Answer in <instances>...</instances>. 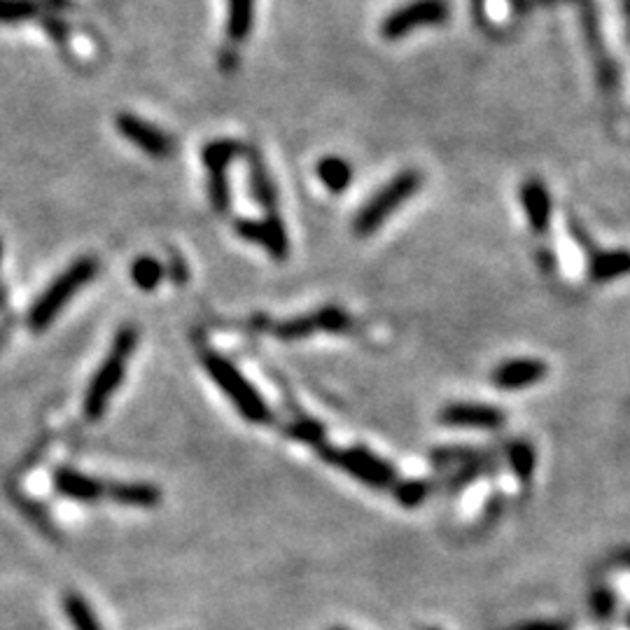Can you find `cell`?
I'll use <instances>...</instances> for the list:
<instances>
[{"instance_id": "cell-22", "label": "cell", "mask_w": 630, "mask_h": 630, "mask_svg": "<svg viewBox=\"0 0 630 630\" xmlns=\"http://www.w3.org/2000/svg\"><path fill=\"white\" fill-rule=\"evenodd\" d=\"M63 612H66L75 630H103L101 621L96 619L94 609H91V605L82 598V595L77 593L63 595Z\"/></svg>"}, {"instance_id": "cell-33", "label": "cell", "mask_w": 630, "mask_h": 630, "mask_svg": "<svg viewBox=\"0 0 630 630\" xmlns=\"http://www.w3.org/2000/svg\"><path fill=\"white\" fill-rule=\"evenodd\" d=\"M626 626L630 628V609H628V614H626Z\"/></svg>"}, {"instance_id": "cell-28", "label": "cell", "mask_w": 630, "mask_h": 630, "mask_svg": "<svg viewBox=\"0 0 630 630\" xmlns=\"http://www.w3.org/2000/svg\"><path fill=\"white\" fill-rule=\"evenodd\" d=\"M42 26H45V31L49 35H52V40L56 42V45H63V42H66V38H68V24L59 17V14H56V12L45 14V17H42Z\"/></svg>"}, {"instance_id": "cell-19", "label": "cell", "mask_w": 630, "mask_h": 630, "mask_svg": "<svg viewBox=\"0 0 630 630\" xmlns=\"http://www.w3.org/2000/svg\"><path fill=\"white\" fill-rule=\"evenodd\" d=\"M70 0H0V24H19L28 19H42L49 12H63Z\"/></svg>"}, {"instance_id": "cell-25", "label": "cell", "mask_w": 630, "mask_h": 630, "mask_svg": "<svg viewBox=\"0 0 630 630\" xmlns=\"http://www.w3.org/2000/svg\"><path fill=\"white\" fill-rule=\"evenodd\" d=\"M285 432L290 434L292 439L304 441V444H311L315 448L325 444V427H322L318 420H313V418L294 420V423L287 425Z\"/></svg>"}, {"instance_id": "cell-23", "label": "cell", "mask_w": 630, "mask_h": 630, "mask_svg": "<svg viewBox=\"0 0 630 630\" xmlns=\"http://www.w3.org/2000/svg\"><path fill=\"white\" fill-rule=\"evenodd\" d=\"M507 460H509V467L514 469L516 479L521 483H530L532 474H535V465H537L535 448H532L528 441H514V444H509L507 448Z\"/></svg>"}, {"instance_id": "cell-8", "label": "cell", "mask_w": 630, "mask_h": 630, "mask_svg": "<svg viewBox=\"0 0 630 630\" xmlns=\"http://www.w3.org/2000/svg\"><path fill=\"white\" fill-rule=\"evenodd\" d=\"M245 147L236 140H213L203 147V166L208 171V196H210V206H213L217 213H227L229 208V180H227V168L231 161H234L238 154H243Z\"/></svg>"}, {"instance_id": "cell-11", "label": "cell", "mask_w": 630, "mask_h": 630, "mask_svg": "<svg viewBox=\"0 0 630 630\" xmlns=\"http://www.w3.org/2000/svg\"><path fill=\"white\" fill-rule=\"evenodd\" d=\"M236 231L245 241L262 245L276 262H283L290 255V238H287V229L278 213L266 215L264 220H238Z\"/></svg>"}, {"instance_id": "cell-15", "label": "cell", "mask_w": 630, "mask_h": 630, "mask_svg": "<svg viewBox=\"0 0 630 630\" xmlns=\"http://www.w3.org/2000/svg\"><path fill=\"white\" fill-rule=\"evenodd\" d=\"M521 206L525 213V220L537 234H544L551 224L553 201L549 189L544 187L542 180L530 178L521 185Z\"/></svg>"}, {"instance_id": "cell-13", "label": "cell", "mask_w": 630, "mask_h": 630, "mask_svg": "<svg viewBox=\"0 0 630 630\" xmlns=\"http://www.w3.org/2000/svg\"><path fill=\"white\" fill-rule=\"evenodd\" d=\"M549 374V367L542 360H532V357H516V360H504L497 364L490 374V383L497 390H525L537 385L542 378Z\"/></svg>"}, {"instance_id": "cell-29", "label": "cell", "mask_w": 630, "mask_h": 630, "mask_svg": "<svg viewBox=\"0 0 630 630\" xmlns=\"http://www.w3.org/2000/svg\"><path fill=\"white\" fill-rule=\"evenodd\" d=\"M516 630H570V626H567V623H563V621L542 619V621H525Z\"/></svg>"}, {"instance_id": "cell-9", "label": "cell", "mask_w": 630, "mask_h": 630, "mask_svg": "<svg viewBox=\"0 0 630 630\" xmlns=\"http://www.w3.org/2000/svg\"><path fill=\"white\" fill-rule=\"evenodd\" d=\"M348 327H350V318L346 311H341L339 306H322L320 311L297 315V318L280 322V325L273 329V334L283 341H299L318 332L341 334V332H346Z\"/></svg>"}, {"instance_id": "cell-16", "label": "cell", "mask_w": 630, "mask_h": 630, "mask_svg": "<svg viewBox=\"0 0 630 630\" xmlns=\"http://www.w3.org/2000/svg\"><path fill=\"white\" fill-rule=\"evenodd\" d=\"M103 497L124 507L150 509L161 502V490L147 481H103Z\"/></svg>"}, {"instance_id": "cell-20", "label": "cell", "mask_w": 630, "mask_h": 630, "mask_svg": "<svg viewBox=\"0 0 630 630\" xmlns=\"http://www.w3.org/2000/svg\"><path fill=\"white\" fill-rule=\"evenodd\" d=\"M315 173H318L322 185L334 194L346 192L350 182H353V168L341 157H322L318 166H315Z\"/></svg>"}, {"instance_id": "cell-35", "label": "cell", "mask_w": 630, "mask_h": 630, "mask_svg": "<svg viewBox=\"0 0 630 630\" xmlns=\"http://www.w3.org/2000/svg\"><path fill=\"white\" fill-rule=\"evenodd\" d=\"M0 257H3V243H0Z\"/></svg>"}, {"instance_id": "cell-36", "label": "cell", "mask_w": 630, "mask_h": 630, "mask_svg": "<svg viewBox=\"0 0 630 630\" xmlns=\"http://www.w3.org/2000/svg\"><path fill=\"white\" fill-rule=\"evenodd\" d=\"M430 630H437V628H430Z\"/></svg>"}, {"instance_id": "cell-18", "label": "cell", "mask_w": 630, "mask_h": 630, "mask_svg": "<svg viewBox=\"0 0 630 630\" xmlns=\"http://www.w3.org/2000/svg\"><path fill=\"white\" fill-rule=\"evenodd\" d=\"M623 276H630V250L628 248H616V250L593 248L591 252H588V278H591L593 283L605 285Z\"/></svg>"}, {"instance_id": "cell-32", "label": "cell", "mask_w": 630, "mask_h": 630, "mask_svg": "<svg viewBox=\"0 0 630 630\" xmlns=\"http://www.w3.org/2000/svg\"><path fill=\"white\" fill-rule=\"evenodd\" d=\"M616 558H619V563H621V565H626L628 570H630V549H623V551H619V556H616Z\"/></svg>"}, {"instance_id": "cell-2", "label": "cell", "mask_w": 630, "mask_h": 630, "mask_svg": "<svg viewBox=\"0 0 630 630\" xmlns=\"http://www.w3.org/2000/svg\"><path fill=\"white\" fill-rule=\"evenodd\" d=\"M98 273V259L94 255H84L75 259L73 264L66 266L45 290L40 292V297L33 301L31 311L26 315V325L31 327V332L40 334L52 325L63 308H66L77 292L84 285H89Z\"/></svg>"}, {"instance_id": "cell-7", "label": "cell", "mask_w": 630, "mask_h": 630, "mask_svg": "<svg viewBox=\"0 0 630 630\" xmlns=\"http://www.w3.org/2000/svg\"><path fill=\"white\" fill-rule=\"evenodd\" d=\"M448 12H451V7H448L446 0H411L409 5L397 7L395 12L385 17L381 24V35L385 40L406 38V35L423 26L444 24Z\"/></svg>"}, {"instance_id": "cell-31", "label": "cell", "mask_w": 630, "mask_h": 630, "mask_svg": "<svg viewBox=\"0 0 630 630\" xmlns=\"http://www.w3.org/2000/svg\"><path fill=\"white\" fill-rule=\"evenodd\" d=\"M619 5H621L623 19H626V24H628V31H630V0H619Z\"/></svg>"}, {"instance_id": "cell-10", "label": "cell", "mask_w": 630, "mask_h": 630, "mask_svg": "<svg viewBox=\"0 0 630 630\" xmlns=\"http://www.w3.org/2000/svg\"><path fill=\"white\" fill-rule=\"evenodd\" d=\"M115 126L131 145H136L138 150H143L154 159H166L175 152V140L168 136L166 131H161L159 126L145 122V119L131 115V112H122V115H117Z\"/></svg>"}, {"instance_id": "cell-27", "label": "cell", "mask_w": 630, "mask_h": 630, "mask_svg": "<svg viewBox=\"0 0 630 630\" xmlns=\"http://www.w3.org/2000/svg\"><path fill=\"white\" fill-rule=\"evenodd\" d=\"M591 612L595 619L607 621L616 612V595L609 586H595L591 591Z\"/></svg>"}, {"instance_id": "cell-1", "label": "cell", "mask_w": 630, "mask_h": 630, "mask_svg": "<svg viewBox=\"0 0 630 630\" xmlns=\"http://www.w3.org/2000/svg\"><path fill=\"white\" fill-rule=\"evenodd\" d=\"M138 346V329L133 325H124L115 334V341L101 362V367L91 378L87 392H84L82 411L89 420H98L108 411V404L112 395H115L119 385H122L126 369H129V360L133 350Z\"/></svg>"}, {"instance_id": "cell-6", "label": "cell", "mask_w": 630, "mask_h": 630, "mask_svg": "<svg viewBox=\"0 0 630 630\" xmlns=\"http://www.w3.org/2000/svg\"><path fill=\"white\" fill-rule=\"evenodd\" d=\"M579 5V19H581V31H584L588 54H591L595 75H598L600 87L607 91V94H614L619 89L621 75L619 66H616L614 56L609 54L605 35H602L600 28V17H598V7H595V0H577Z\"/></svg>"}, {"instance_id": "cell-21", "label": "cell", "mask_w": 630, "mask_h": 630, "mask_svg": "<svg viewBox=\"0 0 630 630\" xmlns=\"http://www.w3.org/2000/svg\"><path fill=\"white\" fill-rule=\"evenodd\" d=\"M255 21V0H227V35L229 40L241 42L248 38Z\"/></svg>"}, {"instance_id": "cell-34", "label": "cell", "mask_w": 630, "mask_h": 630, "mask_svg": "<svg viewBox=\"0 0 630 630\" xmlns=\"http://www.w3.org/2000/svg\"><path fill=\"white\" fill-rule=\"evenodd\" d=\"M329 630H348V628H341V626H334V628H329Z\"/></svg>"}, {"instance_id": "cell-17", "label": "cell", "mask_w": 630, "mask_h": 630, "mask_svg": "<svg viewBox=\"0 0 630 630\" xmlns=\"http://www.w3.org/2000/svg\"><path fill=\"white\" fill-rule=\"evenodd\" d=\"M54 488L59 490V495L68 497L75 502H96L103 500V481L94 479V476L77 472L73 467H59L54 472Z\"/></svg>"}, {"instance_id": "cell-14", "label": "cell", "mask_w": 630, "mask_h": 630, "mask_svg": "<svg viewBox=\"0 0 630 630\" xmlns=\"http://www.w3.org/2000/svg\"><path fill=\"white\" fill-rule=\"evenodd\" d=\"M245 157H248V173H250V192L259 206L264 208L266 215L278 213V189L273 182L269 168L264 164L262 152L257 147H245Z\"/></svg>"}, {"instance_id": "cell-24", "label": "cell", "mask_w": 630, "mask_h": 630, "mask_svg": "<svg viewBox=\"0 0 630 630\" xmlns=\"http://www.w3.org/2000/svg\"><path fill=\"white\" fill-rule=\"evenodd\" d=\"M164 276H166V269L159 264V259H154V257H140L131 266V280L145 292H152Z\"/></svg>"}, {"instance_id": "cell-30", "label": "cell", "mask_w": 630, "mask_h": 630, "mask_svg": "<svg viewBox=\"0 0 630 630\" xmlns=\"http://www.w3.org/2000/svg\"><path fill=\"white\" fill-rule=\"evenodd\" d=\"M171 278L175 280V283H185L187 280V266L182 264L180 255L171 257Z\"/></svg>"}, {"instance_id": "cell-26", "label": "cell", "mask_w": 630, "mask_h": 630, "mask_svg": "<svg viewBox=\"0 0 630 630\" xmlns=\"http://www.w3.org/2000/svg\"><path fill=\"white\" fill-rule=\"evenodd\" d=\"M430 495V483L420 481V479H409L402 483H395V500L402 504V507H418L423 504Z\"/></svg>"}, {"instance_id": "cell-5", "label": "cell", "mask_w": 630, "mask_h": 630, "mask_svg": "<svg viewBox=\"0 0 630 630\" xmlns=\"http://www.w3.org/2000/svg\"><path fill=\"white\" fill-rule=\"evenodd\" d=\"M318 455L329 465L343 469L353 479L362 481L364 486L383 490L392 488L397 483V469L390 465L388 460L378 458L376 453L367 451V448L353 446V448H336L329 444L318 446Z\"/></svg>"}, {"instance_id": "cell-12", "label": "cell", "mask_w": 630, "mask_h": 630, "mask_svg": "<svg viewBox=\"0 0 630 630\" xmlns=\"http://www.w3.org/2000/svg\"><path fill=\"white\" fill-rule=\"evenodd\" d=\"M439 423L446 427H467V430H500L507 423V413L488 404L453 402L439 411Z\"/></svg>"}, {"instance_id": "cell-4", "label": "cell", "mask_w": 630, "mask_h": 630, "mask_svg": "<svg viewBox=\"0 0 630 630\" xmlns=\"http://www.w3.org/2000/svg\"><path fill=\"white\" fill-rule=\"evenodd\" d=\"M423 187V173L406 168L399 171L388 185H383L364 206L357 210L353 231L360 238L371 236L374 231L390 220V215L395 213L399 206H404L418 189Z\"/></svg>"}, {"instance_id": "cell-3", "label": "cell", "mask_w": 630, "mask_h": 630, "mask_svg": "<svg viewBox=\"0 0 630 630\" xmlns=\"http://www.w3.org/2000/svg\"><path fill=\"white\" fill-rule=\"evenodd\" d=\"M203 369L208 371V376L213 378V383L220 388L224 395L231 399V404L236 406V411L248 420V423L264 425L273 418L271 409L266 406L264 397L259 395V390L231 364L227 357H222L215 350H206L201 355Z\"/></svg>"}]
</instances>
